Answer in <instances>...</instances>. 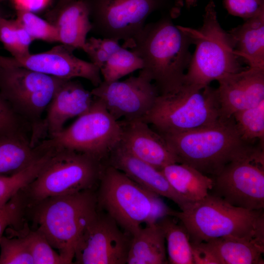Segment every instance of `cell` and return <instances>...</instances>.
Masks as SVG:
<instances>
[{"mask_svg": "<svg viewBox=\"0 0 264 264\" xmlns=\"http://www.w3.org/2000/svg\"><path fill=\"white\" fill-rule=\"evenodd\" d=\"M173 19L163 14L158 20L146 24L131 48L142 60L140 72L152 81L159 94L182 84L192 55L189 36Z\"/></svg>", "mask_w": 264, "mask_h": 264, "instance_id": "cell-1", "label": "cell"}, {"mask_svg": "<svg viewBox=\"0 0 264 264\" xmlns=\"http://www.w3.org/2000/svg\"><path fill=\"white\" fill-rule=\"evenodd\" d=\"M160 134L179 163L212 177L229 162L249 155L259 148L241 137L233 116L220 118L212 125L196 130Z\"/></svg>", "mask_w": 264, "mask_h": 264, "instance_id": "cell-2", "label": "cell"}, {"mask_svg": "<svg viewBox=\"0 0 264 264\" xmlns=\"http://www.w3.org/2000/svg\"><path fill=\"white\" fill-rule=\"evenodd\" d=\"M186 229L190 242L199 243L232 236L255 241L264 245V210H251L233 206L210 193L191 202L180 211L173 210Z\"/></svg>", "mask_w": 264, "mask_h": 264, "instance_id": "cell-3", "label": "cell"}, {"mask_svg": "<svg viewBox=\"0 0 264 264\" xmlns=\"http://www.w3.org/2000/svg\"><path fill=\"white\" fill-rule=\"evenodd\" d=\"M96 191L98 208L132 236L143 224L171 216L160 197L142 187L125 174L106 164Z\"/></svg>", "mask_w": 264, "mask_h": 264, "instance_id": "cell-4", "label": "cell"}, {"mask_svg": "<svg viewBox=\"0 0 264 264\" xmlns=\"http://www.w3.org/2000/svg\"><path fill=\"white\" fill-rule=\"evenodd\" d=\"M99 210L96 191L90 189L45 198L27 208L51 246L73 264L75 246L84 227Z\"/></svg>", "mask_w": 264, "mask_h": 264, "instance_id": "cell-5", "label": "cell"}, {"mask_svg": "<svg viewBox=\"0 0 264 264\" xmlns=\"http://www.w3.org/2000/svg\"><path fill=\"white\" fill-rule=\"evenodd\" d=\"M181 27L195 45L183 84L201 89L213 81L243 69L228 32L219 22L213 0L205 7L200 27Z\"/></svg>", "mask_w": 264, "mask_h": 264, "instance_id": "cell-6", "label": "cell"}, {"mask_svg": "<svg viewBox=\"0 0 264 264\" xmlns=\"http://www.w3.org/2000/svg\"><path fill=\"white\" fill-rule=\"evenodd\" d=\"M220 118L217 88H198L182 83L159 93L143 121L160 134L178 133L212 125Z\"/></svg>", "mask_w": 264, "mask_h": 264, "instance_id": "cell-7", "label": "cell"}, {"mask_svg": "<svg viewBox=\"0 0 264 264\" xmlns=\"http://www.w3.org/2000/svg\"><path fill=\"white\" fill-rule=\"evenodd\" d=\"M105 165L85 154L54 149L38 176L21 191L27 208L48 198L95 190Z\"/></svg>", "mask_w": 264, "mask_h": 264, "instance_id": "cell-8", "label": "cell"}, {"mask_svg": "<svg viewBox=\"0 0 264 264\" xmlns=\"http://www.w3.org/2000/svg\"><path fill=\"white\" fill-rule=\"evenodd\" d=\"M89 10L91 31L103 38L119 42L131 48L133 40L155 12L178 17L183 0H85Z\"/></svg>", "mask_w": 264, "mask_h": 264, "instance_id": "cell-9", "label": "cell"}, {"mask_svg": "<svg viewBox=\"0 0 264 264\" xmlns=\"http://www.w3.org/2000/svg\"><path fill=\"white\" fill-rule=\"evenodd\" d=\"M66 80L12 64L0 55V93L15 112L30 126V139H37L55 93Z\"/></svg>", "mask_w": 264, "mask_h": 264, "instance_id": "cell-10", "label": "cell"}, {"mask_svg": "<svg viewBox=\"0 0 264 264\" xmlns=\"http://www.w3.org/2000/svg\"><path fill=\"white\" fill-rule=\"evenodd\" d=\"M121 136L120 121L112 116L101 100L94 97L89 108L70 126L40 143L46 148L85 154L106 163L119 145Z\"/></svg>", "mask_w": 264, "mask_h": 264, "instance_id": "cell-11", "label": "cell"}, {"mask_svg": "<svg viewBox=\"0 0 264 264\" xmlns=\"http://www.w3.org/2000/svg\"><path fill=\"white\" fill-rule=\"evenodd\" d=\"M212 177L213 194L235 206L251 210L264 209L263 147L232 161Z\"/></svg>", "mask_w": 264, "mask_h": 264, "instance_id": "cell-12", "label": "cell"}, {"mask_svg": "<svg viewBox=\"0 0 264 264\" xmlns=\"http://www.w3.org/2000/svg\"><path fill=\"white\" fill-rule=\"evenodd\" d=\"M131 236L99 209L84 227L74 248L77 264H125Z\"/></svg>", "mask_w": 264, "mask_h": 264, "instance_id": "cell-13", "label": "cell"}, {"mask_svg": "<svg viewBox=\"0 0 264 264\" xmlns=\"http://www.w3.org/2000/svg\"><path fill=\"white\" fill-rule=\"evenodd\" d=\"M116 120H143L159 94L152 81L140 72L124 81H102L91 91Z\"/></svg>", "mask_w": 264, "mask_h": 264, "instance_id": "cell-14", "label": "cell"}, {"mask_svg": "<svg viewBox=\"0 0 264 264\" xmlns=\"http://www.w3.org/2000/svg\"><path fill=\"white\" fill-rule=\"evenodd\" d=\"M73 50L62 44L50 50L21 58L8 57L13 65L65 80L80 77L95 87L102 81L99 68L91 62L75 56Z\"/></svg>", "mask_w": 264, "mask_h": 264, "instance_id": "cell-15", "label": "cell"}, {"mask_svg": "<svg viewBox=\"0 0 264 264\" xmlns=\"http://www.w3.org/2000/svg\"><path fill=\"white\" fill-rule=\"evenodd\" d=\"M218 82L220 119L229 118L264 101V69L249 67Z\"/></svg>", "mask_w": 264, "mask_h": 264, "instance_id": "cell-16", "label": "cell"}, {"mask_svg": "<svg viewBox=\"0 0 264 264\" xmlns=\"http://www.w3.org/2000/svg\"><path fill=\"white\" fill-rule=\"evenodd\" d=\"M119 145L136 158L161 170L179 160L163 137L141 120H120Z\"/></svg>", "mask_w": 264, "mask_h": 264, "instance_id": "cell-17", "label": "cell"}, {"mask_svg": "<svg viewBox=\"0 0 264 264\" xmlns=\"http://www.w3.org/2000/svg\"><path fill=\"white\" fill-rule=\"evenodd\" d=\"M93 98L91 92L79 82L65 80L47 108L40 131V141L59 133L69 119L84 113Z\"/></svg>", "mask_w": 264, "mask_h": 264, "instance_id": "cell-18", "label": "cell"}, {"mask_svg": "<svg viewBox=\"0 0 264 264\" xmlns=\"http://www.w3.org/2000/svg\"><path fill=\"white\" fill-rule=\"evenodd\" d=\"M106 163L121 171L146 189L171 200L180 210L191 203L173 189L161 170L136 158L120 145L111 153Z\"/></svg>", "mask_w": 264, "mask_h": 264, "instance_id": "cell-19", "label": "cell"}, {"mask_svg": "<svg viewBox=\"0 0 264 264\" xmlns=\"http://www.w3.org/2000/svg\"><path fill=\"white\" fill-rule=\"evenodd\" d=\"M58 42L73 50H83L87 36L92 30L89 10L85 0H74L62 7L54 17Z\"/></svg>", "mask_w": 264, "mask_h": 264, "instance_id": "cell-20", "label": "cell"}, {"mask_svg": "<svg viewBox=\"0 0 264 264\" xmlns=\"http://www.w3.org/2000/svg\"><path fill=\"white\" fill-rule=\"evenodd\" d=\"M235 54L250 67L264 69V13L227 31Z\"/></svg>", "mask_w": 264, "mask_h": 264, "instance_id": "cell-21", "label": "cell"}, {"mask_svg": "<svg viewBox=\"0 0 264 264\" xmlns=\"http://www.w3.org/2000/svg\"><path fill=\"white\" fill-rule=\"evenodd\" d=\"M165 239L157 222L145 224L131 236L127 264H165Z\"/></svg>", "mask_w": 264, "mask_h": 264, "instance_id": "cell-22", "label": "cell"}, {"mask_svg": "<svg viewBox=\"0 0 264 264\" xmlns=\"http://www.w3.org/2000/svg\"><path fill=\"white\" fill-rule=\"evenodd\" d=\"M161 171L173 189L189 202L205 198L213 186L212 177L186 164L172 163Z\"/></svg>", "mask_w": 264, "mask_h": 264, "instance_id": "cell-23", "label": "cell"}, {"mask_svg": "<svg viewBox=\"0 0 264 264\" xmlns=\"http://www.w3.org/2000/svg\"><path fill=\"white\" fill-rule=\"evenodd\" d=\"M204 243L220 264H264V245L255 241L227 236Z\"/></svg>", "mask_w": 264, "mask_h": 264, "instance_id": "cell-24", "label": "cell"}, {"mask_svg": "<svg viewBox=\"0 0 264 264\" xmlns=\"http://www.w3.org/2000/svg\"><path fill=\"white\" fill-rule=\"evenodd\" d=\"M45 151L34 147L25 134L0 136V175H10L23 169Z\"/></svg>", "mask_w": 264, "mask_h": 264, "instance_id": "cell-25", "label": "cell"}, {"mask_svg": "<svg viewBox=\"0 0 264 264\" xmlns=\"http://www.w3.org/2000/svg\"><path fill=\"white\" fill-rule=\"evenodd\" d=\"M157 223L161 228L167 243L168 263L172 264H194L189 235L176 219L167 216Z\"/></svg>", "mask_w": 264, "mask_h": 264, "instance_id": "cell-26", "label": "cell"}, {"mask_svg": "<svg viewBox=\"0 0 264 264\" xmlns=\"http://www.w3.org/2000/svg\"><path fill=\"white\" fill-rule=\"evenodd\" d=\"M53 151V149L48 148L29 165L20 171L10 175H0V208L4 206L15 195L38 176Z\"/></svg>", "mask_w": 264, "mask_h": 264, "instance_id": "cell-27", "label": "cell"}, {"mask_svg": "<svg viewBox=\"0 0 264 264\" xmlns=\"http://www.w3.org/2000/svg\"><path fill=\"white\" fill-rule=\"evenodd\" d=\"M26 242L34 264H66L65 260L51 246L45 236L37 229L30 230L27 222L20 229H12Z\"/></svg>", "mask_w": 264, "mask_h": 264, "instance_id": "cell-28", "label": "cell"}, {"mask_svg": "<svg viewBox=\"0 0 264 264\" xmlns=\"http://www.w3.org/2000/svg\"><path fill=\"white\" fill-rule=\"evenodd\" d=\"M142 67L141 59L132 51L121 46L108 57L99 70L103 81L112 82Z\"/></svg>", "mask_w": 264, "mask_h": 264, "instance_id": "cell-29", "label": "cell"}, {"mask_svg": "<svg viewBox=\"0 0 264 264\" xmlns=\"http://www.w3.org/2000/svg\"><path fill=\"white\" fill-rule=\"evenodd\" d=\"M241 137L251 143L256 139L264 145V101L253 107L235 112L232 116Z\"/></svg>", "mask_w": 264, "mask_h": 264, "instance_id": "cell-30", "label": "cell"}, {"mask_svg": "<svg viewBox=\"0 0 264 264\" xmlns=\"http://www.w3.org/2000/svg\"><path fill=\"white\" fill-rule=\"evenodd\" d=\"M16 9V21L24 27L34 41L58 42L57 28L53 23L40 18L22 5H17Z\"/></svg>", "mask_w": 264, "mask_h": 264, "instance_id": "cell-31", "label": "cell"}, {"mask_svg": "<svg viewBox=\"0 0 264 264\" xmlns=\"http://www.w3.org/2000/svg\"><path fill=\"white\" fill-rule=\"evenodd\" d=\"M3 236L0 241V264H34L29 248L22 237Z\"/></svg>", "mask_w": 264, "mask_h": 264, "instance_id": "cell-32", "label": "cell"}, {"mask_svg": "<svg viewBox=\"0 0 264 264\" xmlns=\"http://www.w3.org/2000/svg\"><path fill=\"white\" fill-rule=\"evenodd\" d=\"M26 210V203L21 191L4 206L0 208V241L7 227L18 230L23 226Z\"/></svg>", "mask_w": 264, "mask_h": 264, "instance_id": "cell-33", "label": "cell"}, {"mask_svg": "<svg viewBox=\"0 0 264 264\" xmlns=\"http://www.w3.org/2000/svg\"><path fill=\"white\" fill-rule=\"evenodd\" d=\"M121 47L119 42L115 40L92 37L87 40L83 50L87 54L90 62L100 69L108 57Z\"/></svg>", "mask_w": 264, "mask_h": 264, "instance_id": "cell-34", "label": "cell"}, {"mask_svg": "<svg viewBox=\"0 0 264 264\" xmlns=\"http://www.w3.org/2000/svg\"><path fill=\"white\" fill-rule=\"evenodd\" d=\"M25 123L0 93V136L24 134L22 126Z\"/></svg>", "mask_w": 264, "mask_h": 264, "instance_id": "cell-35", "label": "cell"}, {"mask_svg": "<svg viewBox=\"0 0 264 264\" xmlns=\"http://www.w3.org/2000/svg\"><path fill=\"white\" fill-rule=\"evenodd\" d=\"M227 12L244 21L264 13V0H223Z\"/></svg>", "mask_w": 264, "mask_h": 264, "instance_id": "cell-36", "label": "cell"}, {"mask_svg": "<svg viewBox=\"0 0 264 264\" xmlns=\"http://www.w3.org/2000/svg\"><path fill=\"white\" fill-rule=\"evenodd\" d=\"M0 42L14 58L21 57L14 20H0Z\"/></svg>", "mask_w": 264, "mask_h": 264, "instance_id": "cell-37", "label": "cell"}, {"mask_svg": "<svg viewBox=\"0 0 264 264\" xmlns=\"http://www.w3.org/2000/svg\"><path fill=\"white\" fill-rule=\"evenodd\" d=\"M190 242L194 264H220L218 258L204 242Z\"/></svg>", "mask_w": 264, "mask_h": 264, "instance_id": "cell-38", "label": "cell"}, {"mask_svg": "<svg viewBox=\"0 0 264 264\" xmlns=\"http://www.w3.org/2000/svg\"><path fill=\"white\" fill-rule=\"evenodd\" d=\"M14 23L17 34L18 45L21 54V57L19 58H21L30 54L29 51L30 46L34 40L24 27L16 19L14 20Z\"/></svg>", "mask_w": 264, "mask_h": 264, "instance_id": "cell-39", "label": "cell"}, {"mask_svg": "<svg viewBox=\"0 0 264 264\" xmlns=\"http://www.w3.org/2000/svg\"><path fill=\"white\" fill-rule=\"evenodd\" d=\"M74 0H59L58 3H57L56 6L52 11L50 15L52 17L54 18L57 13L60 11V10L65 6L67 3L73 1Z\"/></svg>", "mask_w": 264, "mask_h": 264, "instance_id": "cell-40", "label": "cell"}, {"mask_svg": "<svg viewBox=\"0 0 264 264\" xmlns=\"http://www.w3.org/2000/svg\"><path fill=\"white\" fill-rule=\"evenodd\" d=\"M187 8H190L195 6L198 0H183Z\"/></svg>", "mask_w": 264, "mask_h": 264, "instance_id": "cell-41", "label": "cell"}, {"mask_svg": "<svg viewBox=\"0 0 264 264\" xmlns=\"http://www.w3.org/2000/svg\"><path fill=\"white\" fill-rule=\"evenodd\" d=\"M2 18V17L1 16L0 14V19Z\"/></svg>", "mask_w": 264, "mask_h": 264, "instance_id": "cell-42", "label": "cell"}]
</instances>
